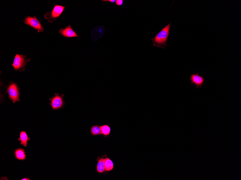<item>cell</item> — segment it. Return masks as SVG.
<instances>
[{
    "label": "cell",
    "instance_id": "cell-6",
    "mask_svg": "<svg viewBox=\"0 0 241 180\" xmlns=\"http://www.w3.org/2000/svg\"><path fill=\"white\" fill-rule=\"evenodd\" d=\"M25 23L32 27L38 31V32H43L44 30V28L42 25L41 22L35 16H29L24 19Z\"/></svg>",
    "mask_w": 241,
    "mask_h": 180
},
{
    "label": "cell",
    "instance_id": "cell-12",
    "mask_svg": "<svg viewBox=\"0 0 241 180\" xmlns=\"http://www.w3.org/2000/svg\"><path fill=\"white\" fill-rule=\"evenodd\" d=\"M100 127L101 129L102 135L105 137L108 136L111 132V128L109 124H105L100 126Z\"/></svg>",
    "mask_w": 241,
    "mask_h": 180
},
{
    "label": "cell",
    "instance_id": "cell-11",
    "mask_svg": "<svg viewBox=\"0 0 241 180\" xmlns=\"http://www.w3.org/2000/svg\"><path fill=\"white\" fill-rule=\"evenodd\" d=\"M105 159H100L98 161L97 167V172L99 173H102L105 172Z\"/></svg>",
    "mask_w": 241,
    "mask_h": 180
},
{
    "label": "cell",
    "instance_id": "cell-8",
    "mask_svg": "<svg viewBox=\"0 0 241 180\" xmlns=\"http://www.w3.org/2000/svg\"><path fill=\"white\" fill-rule=\"evenodd\" d=\"M59 33L62 36L67 38L79 37L70 25L66 26L64 29L60 28Z\"/></svg>",
    "mask_w": 241,
    "mask_h": 180
},
{
    "label": "cell",
    "instance_id": "cell-1",
    "mask_svg": "<svg viewBox=\"0 0 241 180\" xmlns=\"http://www.w3.org/2000/svg\"><path fill=\"white\" fill-rule=\"evenodd\" d=\"M171 26V23H170L152 39L154 46L162 49L166 47V42L170 34Z\"/></svg>",
    "mask_w": 241,
    "mask_h": 180
},
{
    "label": "cell",
    "instance_id": "cell-15",
    "mask_svg": "<svg viewBox=\"0 0 241 180\" xmlns=\"http://www.w3.org/2000/svg\"><path fill=\"white\" fill-rule=\"evenodd\" d=\"M124 1L123 0H117L116 1V4L117 6H121L123 4Z\"/></svg>",
    "mask_w": 241,
    "mask_h": 180
},
{
    "label": "cell",
    "instance_id": "cell-17",
    "mask_svg": "<svg viewBox=\"0 0 241 180\" xmlns=\"http://www.w3.org/2000/svg\"><path fill=\"white\" fill-rule=\"evenodd\" d=\"M30 179H29V178H24L23 179H21V180H30Z\"/></svg>",
    "mask_w": 241,
    "mask_h": 180
},
{
    "label": "cell",
    "instance_id": "cell-5",
    "mask_svg": "<svg viewBox=\"0 0 241 180\" xmlns=\"http://www.w3.org/2000/svg\"><path fill=\"white\" fill-rule=\"evenodd\" d=\"M64 94L60 95L59 93H55L54 96L49 98L50 101V105L52 110H57L63 108L65 104L64 101Z\"/></svg>",
    "mask_w": 241,
    "mask_h": 180
},
{
    "label": "cell",
    "instance_id": "cell-13",
    "mask_svg": "<svg viewBox=\"0 0 241 180\" xmlns=\"http://www.w3.org/2000/svg\"><path fill=\"white\" fill-rule=\"evenodd\" d=\"M105 168L106 172H109L113 169L114 165L113 163L110 159L108 157L105 159Z\"/></svg>",
    "mask_w": 241,
    "mask_h": 180
},
{
    "label": "cell",
    "instance_id": "cell-3",
    "mask_svg": "<svg viewBox=\"0 0 241 180\" xmlns=\"http://www.w3.org/2000/svg\"><path fill=\"white\" fill-rule=\"evenodd\" d=\"M30 61L25 55L16 54L12 65L15 71H24L27 64Z\"/></svg>",
    "mask_w": 241,
    "mask_h": 180
},
{
    "label": "cell",
    "instance_id": "cell-16",
    "mask_svg": "<svg viewBox=\"0 0 241 180\" xmlns=\"http://www.w3.org/2000/svg\"><path fill=\"white\" fill-rule=\"evenodd\" d=\"M102 2H109L111 3H114L116 2V0H103V1H102Z\"/></svg>",
    "mask_w": 241,
    "mask_h": 180
},
{
    "label": "cell",
    "instance_id": "cell-7",
    "mask_svg": "<svg viewBox=\"0 0 241 180\" xmlns=\"http://www.w3.org/2000/svg\"><path fill=\"white\" fill-rule=\"evenodd\" d=\"M205 80L203 77L201 76L198 73L190 75V81L191 84H194L197 89L202 88L204 85Z\"/></svg>",
    "mask_w": 241,
    "mask_h": 180
},
{
    "label": "cell",
    "instance_id": "cell-10",
    "mask_svg": "<svg viewBox=\"0 0 241 180\" xmlns=\"http://www.w3.org/2000/svg\"><path fill=\"white\" fill-rule=\"evenodd\" d=\"M14 154L16 159L19 161H23L26 159V155L24 150L19 148L15 151Z\"/></svg>",
    "mask_w": 241,
    "mask_h": 180
},
{
    "label": "cell",
    "instance_id": "cell-9",
    "mask_svg": "<svg viewBox=\"0 0 241 180\" xmlns=\"http://www.w3.org/2000/svg\"><path fill=\"white\" fill-rule=\"evenodd\" d=\"M30 138L28 136L26 132L23 131L20 133V138L18 140L21 142V145L26 147L27 146L28 141H30Z\"/></svg>",
    "mask_w": 241,
    "mask_h": 180
},
{
    "label": "cell",
    "instance_id": "cell-2",
    "mask_svg": "<svg viewBox=\"0 0 241 180\" xmlns=\"http://www.w3.org/2000/svg\"><path fill=\"white\" fill-rule=\"evenodd\" d=\"M7 92L9 95V98L13 104L17 101H20V88H19L16 82L10 81L6 86Z\"/></svg>",
    "mask_w": 241,
    "mask_h": 180
},
{
    "label": "cell",
    "instance_id": "cell-4",
    "mask_svg": "<svg viewBox=\"0 0 241 180\" xmlns=\"http://www.w3.org/2000/svg\"><path fill=\"white\" fill-rule=\"evenodd\" d=\"M54 7L50 12H48L44 15V17L48 19L50 23H52L57 18H59L60 15L63 12L65 6L57 5L54 4Z\"/></svg>",
    "mask_w": 241,
    "mask_h": 180
},
{
    "label": "cell",
    "instance_id": "cell-14",
    "mask_svg": "<svg viewBox=\"0 0 241 180\" xmlns=\"http://www.w3.org/2000/svg\"><path fill=\"white\" fill-rule=\"evenodd\" d=\"M90 132L93 135H102L101 129L99 125H94L91 126Z\"/></svg>",
    "mask_w": 241,
    "mask_h": 180
}]
</instances>
